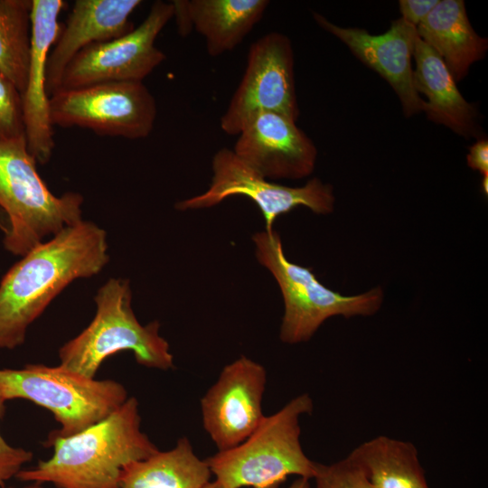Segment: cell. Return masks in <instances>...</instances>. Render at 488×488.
I'll use <instances>...</instances> for the list:
<instances>
[{"mask_svg": "<svg viewBox=\"0 0 488 488\" xmlns=\"http://www.w3.org/2000/svg\"><path fill=\"white\" fill-rule=\"evenodd\" d=\"M482 189L485 194L488 193V176H483L482 181Z\"/></svg>", "mask_w": 488, "mask_h": 488, "instance_id": "cell-29", "label": "cell"}, {"mask_svg": "<svg viewBox=\"0 0 488 488\" xmlns=\"http://www.w3.org/2000/svg\"><path fill=\"white\" fill-rule=\"evenodd\" d=\"M263 112L277 113L296 122L299 116L291 42L277 32L250 45L245 72L221 118V128L238 136L249 118Z\"/></svg>", "mask_w": 488, "mask_h": 488, "instance_id": "cell-10", "label": "cell"}, {"mask_svg": "<svg viewBox=\"0 0 488 488\" xmlns=\"http://www.w3.org/2000/svg\"><path fill=\"white\" fill-rule=\"evenodd\" d=\"M64 5L62 0H33L30 62L22 98L28 150L42 164L48 163L55 146L46 73L50 50L61 30L58 18Z\"/></svg>", "mask_w": 488, "mask_h": 488, "instance_id": "cell-15", "label": "cell"}, {"mask_svg": "<svg viewBox=\"0 0 488 488\" xmlns=\"http://www.w3.org/2000/svg\"><path fill=\"white\" fill-rule=\"evenodd\" d=\"M203 488H222V487L219 483L214 481V482H209Z\"/></svg>", "mask_w": 488, "mask_h": 488, "instance_id": "cell-30", "label": "cell"}, {"mask_svg": "<svg viewBox=\"0 0 488 488\" xmlns=\"http://www.w3.org/2000/svg\"><path fill=\"white\" fill-rule=\"evenodd\" d=\"M23 136L22 93L10 80L0 72V142Z\"/></svg>", "mask_w": 488, "mask_h": 488, "instance_id": "cell-24", "label": "cell"}, {"mask_svg": "<svg viewBox=\"0 0 488 488\" xmlns=\"http://www.w3.org/2000/svg\"><path fill=\"white\" fill-rule=\"evenodd\" d=\"M33 0H0V72L23 94L31 53Z\"/></svg>", "mask_w": 488, "mask_h": 488, "instance_id": "cell-22", "label": "cell"}, {"mask_svg": "<svg viewBox=\"0 0 488 488\" xmlns=\"http://www.w3.org/2000/svg\"><path fill=\"white\" fill-rule=\"evenodd\" d=\"M22 488H44L42 487L40 483H34L32 484V485H28V486H25V487H22Z\"/></svg>", "mask_w": 488, "mask_h": 488, "instance_id": "cell-32", "label": "cell"}, {"mask_svg": "<svg viewBox=\"0 0 488 488\" xmlns=\"http://www.w3.org/2000/svg\"><path fill=\"white\" fill-rule=\"evenodd\" d=\"M313 16L319 26L345 43L354 56L389 82L406 117L423 111L425 100L414 87L411 66L418 38L417 27L399 18L386 33L372 35L363 29L340 27L317 13Z\"/></svg>", "mask_w": 488, "mask_h": 488, "instance_id": "cell-14", "label": "cell"}, {"mask_svg": "<svg viewBox=\"0 0 488 488\" xmlns=\"http://www.w3.org/2000/svg\"><path fill=\"white\" fill-rule=\"evenodd\" d=\"M53 449L15 476L23 482L51 483L57 488H120L124 465L145 459L159 449L141 430L138 401L128 398L114 413L89 428L67 436L48 437Z\"/></svg>", "mask_w": 488, "mask_h": 488, "instance_id": "cell-2", "label": "cell"}, {"mask_svg": "<svg viewBox=\"0 0 488 488\" xmlns=\"http://www.w3.org/2000/svg\"><path fill=\"white\" fill-rule=\"evenodd\" d=\"M36 163L24 136L0 142V209L7 217L3 244L20 257L46 237L82 220V195H54L39 175Z\"/></svg>", "mask_w": 488, "mask_h": 488, "instance_id": "cell-5", "label": "cell"}, {"mask_svg": "<svg viewBox=\"0 0 488 488\" xmlns=\"http://www.w3.org/2000/svg\"><path fill=\"white\" fill-rule=\"evenodd\" d=\"M288 488H312L310 480L304 477H297Z\"/></svg>", "mask_w": 488, "mask_h": 488, "instance_id": "cell-28", "label": "cell"}, {"mask_svg": "<svg viewBox=\"0 0 488 488\" xmlns=\"http://www.w3.org/2000/svg\"><path fill=\"white\" fill-rule=\"evenodd\" d=\"M108 261L105 230L83 220L22 256L0 282V350L21 346L29 326L65 287L98 275Z\"/></svg>", "mask_w": 488, "mask_h": 488, "instance_id": "cell-1", "label": "cell"}, {"mask_svg": "<svg viewBox=\"0 0 488 488\" xmlns=\"http://www.w3.org/2000/svg\"><path fill=\"white\" fill-rule=\"evenodd\" d=\"M192 27L216 57L233 50L261 20L267 0H182Z\"/></svg>", "mask_w": 488, "mask_h": 488, "instance_id": "cell-19", "label": "cell"}, {"mask_svg": "<svg viewBox=\"0 0 488 488\" xmlns=\"http://www.w3.org/2000/svg\"><path fill=\"white\" fill-rule=\"evenodd\" d=\"M6 400L0 395V419L5 412ZM33 457V452L10 446L0 435V486L17 475L23 465Z\"/></svg>", "mask_w": 488, "mask_h": 488, "instance_id": "cell-25", "label": "cell"}, {"mask_svg": "<svg viewBox=\"0 0 488 488\" xmlns=\"http://www.w3.org/2000/svg\"><path fill=\"white\" fill-rule=\"evenodd\" d=\"M50 119L60 127H81L97 135L140 139L150 135L156 102L143 82H102L58 89L50 96Z\"/></svg>", "mask_w": 488, "mask_h": 488, "instance_id": "cell-8", "label": "cell"}, {"mask_svg": "<svg viewBox=\"0 0 488 488\" xmlns=\"http://www.w3.org/2000/svg\"><path fill=\"white\" fill-rule=\"evenodd\" d=\"M467 164L472 169L479 171L483 176H488V141L486 139L478 140L469 148Z\"/></svg>", "mask_w": 488, "mask_h": 488, "instance_id": "cell-27", "label": "cell"}, {"mask_svg": "<svg viewBox=\"0 0 488 488\" xmlns=\"http://www.w3.org/2000/svg\"><path fill=\"white\" fill-rule=\"evenodd\" d=\"M140 0H77L61 27L47 61L46 90L52 95L60 87L63 72L84 48L130 33L131 14Z\"/></svg>", "mask_w": 488, "mask_h": 488, "instance_id": "cell-16", "label": "cell"}, {"mask_svg": "<svg viewBox=\"0 0 488 488\" xmlns=\"http://www.w3.org/2000/svg\"><path fill=\"white\" fill-rule=\"evenodd\" d=\"M0 395L6 401L23 399L48 409L61 426L48 437L78 434L110 416L128 399L119 382L89 378L60 364L0 369Z\"/></svg>", "mask_w": 488, "mask_h": 488, "instance_id": "cell-6", "label": "cell"}, {"mask_svg": "<svg viewBox=\"0 0 488 488\" xmlns=\"http://www.w3.org/2000/svg\"><path fill=\"white\" fill-rule=\"evenodd\" d=\"M314 488H374L363 468L348 455L330 465L318 463Z\"/></svg>", "mask_w": 488, "mask_h": 488, "instance_id": "cell-23", "label": "cell"}, {"mask_svg": "<svg viewBox=\"0 0 488 488\" xmlns=\"http://www.w3.org/2000/svg\"><path fill=\"white\" fill-rule=\"evenodd\" d=\"M418 37L443 60L455 82L485 55L487 39L472 27L462 0H439L417 26Z\"/></svg>", "mask_w": 488, "mask_h": 488, "instance_id": "cell-18", "label": "cell"}, {"mask_svg": "<svg viewBox=\"0 0 488 488\" xmlns=\"http://www.w3.org/2000/svg\"><path fill=\"white\" fill-rule=\"evenodd\" d=\"M266 384V369L240 356L224 366L201 399L202 426L218 451L237 446L260 425Z\"/></svg>", "mask_w": 488, "mask_h": 488, "instance_id": "cell-12", "label": "cell"}, {"mask_svg": "<svg viewBox=\"0 0 488 488\" xmlns=\"http://www.w3.org/2000/svg\"><path fill=\"white\" fill-rule=\"evenodd\" d=\"M212 179L202 194L179 202V210L212 207L228 197L244 195L260 209L266 231L273 230L277 216L297 206H305L316 214H330L335 197L332 185L319 178L309 180L302 187H288L268 181L241 161L232 150L220 149L212 158Z\"/></svg>", "mask_w": 488, "mask_h": 488, "instance_id": "cell-9", "label": "cell"}, {"mask_svg": "<svg viewBox=\"0 0 488 488\" xmlns=\"http://www.w3.org/2000/svg\"><path fill=\"white\" fill-rule=\"evenodd\" d=\"M173 16L172 3L155 1L145 19L130 33L78 52L66 67L58 89L102 82H143L165 60L155 42Z\"/></svg>", "mask_w": 488, "mask_h": 488, "instance_id": "cell-11", "label": "cell"}, {"mask_svg": "<svg viewBox=\"0 0 488 488\" xmlns=\"http://www.w3.org/2000/svg\"><path fill=\"white\" fill-rule=\"evenodd\" d=\"M205 460H201L186 436L168 451L124 465L120 488H203L211 476Z\"/></svg>", "mask_w": 488, "mask_h": 488, "instance_id": "cell-20", "label": "cell"}, {"mask_svg": "<svg viewBox=\"0 0 488 488\" xmlns=\"http://www.w3.org/2000/svg\"><path fill=\"white\" fill-rule=\"evenodd\" d=\"M247 165L269 179H301L315 166L317 149L296 121L277 113L253 116L232 149Z\"/></svg>", "mask_w": 488, "mask_h": 488, "instance_id": "cell-13", "label": "cell"}, {"mask_svg": "<svg viewBox=\"0 0 488 488\" xmlns=\"http://www.w3.org/2000/svg\"><path fill=\"white\" fill-rule=\"evenodd\" d=\"M348 456L363 468L374 488H429L410 441L380 435L361 443Z\"/></svg>", "mask_w": 488, "mask_h": 488, "instance_id": "cell-21", "label": "cell"}, {"mask_svg": "<svg viewBox=\"0 0 488 488\" xmlns=\"http://www.w3.org/2000/svg\"><path fill=\"white\" fill-rule=\"evenodd\" d=\"M94 301L92 321L59 349L60 365L95 378L107 358L131 351L136 362L146 368L167 371L174 367L169 344L159 334V322L143 325L137 320L127 279L109 278L99 288Z\"/></svg>", "mask_w": 488, "mask_h": 488, "instance_id": "cell-4", "label": "cell"}, {"mask_svg": "<svg viewBox=\"0 0 488 488\" xmlns=\"http://www.w3.org/2000/svg\"><path fill=\"white\" fill-rule=\"evenodd\" d=\"M2 210L0 209V229L5 232V230H6V225L4 223V221H2L1 220V214H2Z\"/></svg>", "mask_w": 488, "mask_h": 488, "instance_id": "cell-31", "label": "cell"}, {"mask_svg": "<svg viewBox=\"0 0 488 488\" xmlns=\"http://www.w3.org/2000/svg\"><path fill=\"white\" fill-rule=\"evenodd\" d=\"M313 399L302 393L272 415L237 446L205 459L222 488H278L289 475L314 479L317 462L304 452L300 418L311 414Z\"/></svg>", "mask_w": 488, "mask_h": 488, "instance_id": "cell-3", "label": "cell"}, {"mask_svg": "<svg viewBox=\"0 0 488 488\" xmlns=\"http://www.w3.org/2000/svg\"><path fill=\"white\" fill-rule=\"evenodd\" d=\"M413 57V83L427 98L423 109L427 117L460 136H476V108L462 96L439 55L418 37Z\"/></svg>", "mask_w": 488, "mask_h": 488, "instance_id": "cell-17", "label": "cell"}, {"mask_svg": "<svg viewBox=\"0 0 488 488\" xmlns=\"http://www.w3.org/2000/svg\"><path fill=\"white\" fill-rule=\"evenodd\" d=\"M439 0H399L401 18L417 27L437 5Z\"/></svg>", "mask_w": 488, "mask_h": 488, "instance_id": "cell-26", "label": "cell"}, {"mask_svg": "<svg viewBox=\"0 0 488 488\" xmlns=\"http://www.w3.org/2000/svg\"><path fill=\"white\" fill-rule=\"evenodd\" d=\"M252 239L257 259L274 276L283 296L285 313L279 333L283 343L310 340L330 317L371 316L380 309L384 299L380 286L343 296L321 284L311 269L290 262L276 230L258 232Z\"/></svg>", "mask_w": 488, "mask_h": 488, "instance_id": "cell-7", "label": "cell"}]
</instances>
